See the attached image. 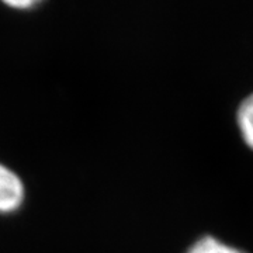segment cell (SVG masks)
I'll list each match as a JSON object with an SVG mask.
<instances>
[{
    "instance_id": "6da1fadb",
    "label": "cell",
    "mask_w": 253,
    "mask_h": 253,
    "mask_svg": "<svg viewBox=\"0 0 253 253\" xmlns=\"http://www.w3.org/2000/svg\"><path fill=\"white\" fill-rule=\"evenodd\" d=\"M24 184L16 173L0 163V214L17 211L24 201Z\"/></svg>"
},
{
    "instance_id": "7a4b0ae2",
    "label": "cell",
    "mask_w": 253,
    "mask_h": 253,
    "mask_svg": "<svg viewBox=\"0 0 253 253\" xmlns=\"http://www.w3.org/2000/svg\"><path fill=\"white\" fill-rule=\"evenodd\" d=\"M236 126L245 145L253 151V93L239 103L236 109Z\"/></svg>"
},
{
    "instance_id": "3957f363",
    "label": "cell",
    "mask_w": 253,
    "mask_h": 253,
    "mask_svg": "<svg viewBox=\"0 0 253 253\" xmlns=\"http://www.w3.org/2000/svg\"><path fill=\"white\" fill-rule=\"evenodd\" d=\"M186 253H248L241 248L234 245L225 244L217 236L204 235L200 236L197 241L190 245Z\"/></svg>"
},
{
    "instance_id": "277c9868",
    "label": "cell",
    "mask_w": 253,
    "mask_h": 253,
    "mask_svg": "<svg viewBox=\"0 0 253 253\" xmlns=\"http://www.w3.org/2000/svg\"><path fill=\"white\" fill-rule=\"evenodd\" d=\"M45 0H0L3 6L16 11H31L40 7Z\"/></svg>"
}]
</instances>
